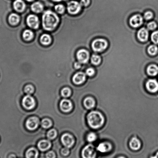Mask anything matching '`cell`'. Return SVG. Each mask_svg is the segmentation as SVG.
<instances>
[{
	"mask_svg": "<svg viewBox=\"0 0 158 158\" xmlns=\"http://www.w3.org/2000/svg\"><path fill=\"white\" fill-rule=\"evenodd\" d=\"M59 23V17L54 12L47 10L43 15V27L46 30L51 31L54 30Z\"/></svg>",
	"mask_w": 158,
	"mask_h": 158,
	"instance_id": "1",
	"label": "cell"
},
{
	"mask_svg": "<svg viewBox=\"0 0 158 158\" xmlns=\"http://www.w3.org/2000/svg\"><path fill=\"white\" fill-rule=\"evenodd\" d=\"M87 121L90 128L98 129L103 125L105 123V118L100 112L93 111L87 115Z\"/></svg>",
	"mask_w": 158,
	"mask_h": 158,
	"instance_id": "2",
	"label": "cell"
},
{
	"mask_svg": "<svg viewBox=\"0 0 158 158\" xmlns=\"http://www.w3.org/2000/svg\"><path fill=\"white\" fill-rule=\"evenodd\" d=\"M108 43L106 40L98 38L93 41L91 44L92 49L94 51L101 52L103 51L108 47Z\"/></svg>",
	"mask_w": 158,
	"mask_h": 158,
	"instance_id": "3",
	"label": "cell"
},
{
	"mask_svg": "<svg viewBox=\"0 0 158 158\" xmlns=\"http://www.w3.org/2000/svg\"><path fill=\"white\" fill-rule=\"evenodd\" d=\"M97 152L96 149L92 144H88L83 149L82 156L83 158H95Z\"/></svg>",
	"mask_w": 158,
	"mask_h": 158,
	"instance_id": "4",
	"label": "cell"
},
{
	"mask_svg": "<svg viewBox=\"0 0 158 158\" xmlns=\"http://www.w3.org/2000/svg\"><path fill=\"white\" fill-rule=\"evenodd\" d=\"M78 60L81 64L87 63L89 59L90 54L89 52L85 49H81L78 51L77 53Z\"/></svg>",
	"mask_w": 158,
	"mask_h": 158,
	"instance_id": "5",
	"label": "cell"
},
{
	"mask_svg": "<svg viewBox=\"0 0 158 158\" xmlns=\"http://www.w3.org/2000/svg\"><path fill=\"white\" fill-rule=\"evenodd\" d=\"M81 4L76 1H71L67 5V10L69 13L72 15H76L81 10Z\"/></svg>",
	"mask_w": 158,
	"mask_h": 158,
	"instance_id": "6",
	"label": "cell"
},
{
	"mask_svg": "<svg viewBox=\"0 0 158 158\" xmlns=\"http://www.w3.org/2000/svg\"><path fill=\"white\" fill-rule=\"evenodd\" d=\"M35 101L33 97L27 95L24 97L22 100L23 106L27 110H31L34 108L35 106Z\"/></svg>",
	"mask_w": 158,
	"mask_h": 158,
	"instance_id": "7",
	"label": "cell"
},
{
	"mask_svg": "<svg viewBox=\"0 0 158 158\" xmlns=\"http://www.w3.org/2000/svg\"><path fill=\"white\" fill-rule=\"evenodd\" d=\"M61 141L65 147L69 148L74 143V139L73 136L69 133H65L61 137Z\"/></svg>",
	"mask_w": 158,
	"mask_h": 158,
	"instance_id": "8",
	"label": "cell"
},
{
	"mask_svg": "<svg viewBox=\"0 0 158 158\" xmlns=\"http://www.w3.org/2000/svg\"><path fill=\"white\" fill-rule=\"evenodd\" d=\"M146 88L150 93H154L158 91V82L155 79H150L145 84Z\"/></svg>",
	"mask_w": 158,
	"mask_h": 158,
	"instance_id": "9",
	"label": "cell"
},
{
	"mask_svg": "<svg viewBox=\"0 0 158 158\" xmlns=\"http://www.w3.org/2000/svg\"><path fill=\"white\" fill-rule=\"evenodd\" d=\"M143 22V18L139 15H135L131 17L130 19V26L134 28H137L140 27Z\"/></svg>",
	"mask_w": 158,
	"mask_h": 158,
	"instance_id": "10",
	"label": "cell"
},
{
	"mask_svg": "<svg viewBox=\"0 0 158 158\" xmlns=\"http://www.w3.org/2000/svg\"><path fill=\"white\" fill-rule=\"evenodd\" d=\"M27 23L29 27L32 28L36 29L39 27V20L36 15H29L27 18Z\"/></svg>",
	"mask_w": 158,
	"mask_h": 158,
	"instance_id": "11",
	"label": "cell"
},
{
	"mask_svg": "<svg viewBox=\"0 0 158 158\" xmlns=\"http://www.w3.org/2000/svg\"><path fill=\"white\" fill-rule=\"evenodd\" d=\"M40 121L38 118L32 117L29 118L26 122V127L30 130L36 129L39 125Z\"/></svg>",
	"mask_w": 158,
	"mask_h": 158,
	"instance_id": "12",
	"label": "cell"
},
{
	"mask_svg": "<svg viewBox=\"0 0 158 158\" xmlns=\"http://www.w3.org/2000/svg\"><path fill=\"white\" fill-rule=\"evenodd\" d=\"M112 146L110 142H101L96 147V150L101 153L108 152L111 151Z\"/></svg>",
	"mask_w": 158,
	"mask_h": 158,
	"instance_id": "13",
	"label": "cell"
},
{
	"mask_svg": "<svg viewBox=\"0 0 158 158\" xmlns=\"http://www.w3.org/2000/svg\"><path fill=\"white\" fill-rule=\"evenodd\" d=\"M73 107V104L69 100L64 99L61 101L60 108L64 112H69L71 111Z\"/></svg>",
	"mask_w": 158,
	"mask_h": 158,
	"instance_id": "14",
	"label": "cell"
},
{
	"mask_svg": "<svg viewBox=\"0 0 158 158\" xmlns=\"http://www.w3.org/2000/svg\"><path fill=\"white\" fill-rule=\"evenodd\" d=\"M138 39L141 42H145L148 40L149 36V33L148 30L145 27L139 29L137 33Z\"/></svg>",
	"mask_w": 158,
	"mask_h": 158,
	"instance_id": "15",
	"label": "cell"
},
{
	"mask_svg": "<svg viewBox=\"0 0 158 158\" xmlns=\"http://www.w3.org/2000/svg\"><path fill=\"white\" fill-rule=\"evenodd\" d=\"M86 74L82 72H79L76 73L73 77V81L75 84L80 85L85 82Z\"/></svg>",
	"mask_w": 158,
	"mask_h": 158,
	"instance_id": "16",
	"label": "cell"
},
{
	"mask_svg": "<svg viewBox=\"0 0 158 158\" xmlns=\"http://www.w3.org/2000/svg\"><path fill=\"white\" fill-rule=\"evenodd\" d=\"M129 146L130 148L133 150H138L142 146L141 141L138 138L134 137L130 139L129 142Z\"/></svg>",
	"mask_w": 158,
	"mask_h": 158,
	"instance_id": "17",
	"label": "cell"
},
{
	"mask_svg": "<svg viewBox=\"0 0 158 158\" xmlns=\"http://www.w3.org/2000/svg\"><path fill=\"white\" fill-rule=\"evenodd\" d=\"M84 106L87 109L91 110L96 106V102L92 97H87L84 101Z\"/></svg>",
	"mask_w": 158,
	"mask_h": 158,
	"instance_id": "18",
	"label": "cell"
},
{
	"mask_svg": "<svg viewBox=\"0 0 158 158\" xmlns=\"http://www.w3.org/2000/svg\"><path fill=\"white\" fill-rule=\"evenodd\" d=\"M51 143L48 140H42L38 143V148L41 151H45L48 150L51 147Z\"/></svg>",
	"mask_w": 158,
	"mask_h": 158,
	"instance_id": "19",
	"label": "cell"
},
{
	"mask_svg": "<svg viewBox=\"0 0 158 158\" xmlns=\"http://www.w3.org/2000/svg\"><path fill=\"white\" fill-rule=\"evenodd\" d=\"M14 7L17 11L22 12L25 8V3L23 0H16L14 2Z\"/></svg>",
	"mask_w": 158,
	"mask_h": 158,
	"instance_id": "20",
	"label": "cell"
},
{
	"mask_svg": "<svg viewBox=\"0 0 158 158\" xmlns=\"http://www.w3.org/2000/svg\"><path fill=\"white\" fill-rule=\"evenodd\" d=\"M147 72L150 76H156L158 73V67L155 64L150 65L147 67Z\"/></svg>",
	"mask_w": 158,
	"mask_h": 158,
	"instance_id": "21",
	"label": "cell"
},
{
	"mask_svg": "<svg viewBox=\"0 0 158 158\" xmlns=\"http://www.w3.org/2000/svg\"><path fill=\"white\" fill-rule=\"evenodd\" d=\"M38 152L36 148H31L29 149L26 153L27 158H37Z\"/></svg>",
	"mask_w": 158,
	"mask_h": 158,
	"instance_id": "22",
	"label": "cell"
},
{
	"mask_svg": "<svg viewBox=\"0 0 158 158\" xmlns=\"http://www.w3.org/2000/svg\"><path fill=\"white\" fill-rule=\"evenodd\" d=\"M8 20L10 24L13 25H16L19 23L20 18L18 15L13 13L9 16Z\"/></svg>",
	"mask_w": 158,
	"mask_h": 158,
	"instance_id": "23",
	"label": "cell"
},
{
	"mask_svg": "<svg viewBox=\"0 0 158 158\" xmlns=\"http://www.w3.org/2000/svg\"><path fill=\"white\" fill-rule=\"evenodd\" d=\"M31 10L36 13H40L42 11L44 6L40 2L34 3L31 6Z\"/></svg>",
	"mask_w": 158,
	"mask_h": 158,
	"instance_id": "24",
	"label": "cell"
},
{
	"mask_svg": "<svg viewBox=\"0 0 158 158\" xmlns=\"http://www.w3.org/2000/svg\"><path fill=\"white\" fill-rule=\"evenodd\" d=\"M40 41L44 45H48L51 42L52 38L50 35L47 34H44L41 36Z\"/></svg>",
	"mask_w": 158,
	"mask_h": 158,
	"instance_id": "25",
	"label": "cell"
},
{
	"mask_svg": "<svg viewBox=\"0 0 158 158\" xmlns=\"http://www.w3.org/2000/svg\"><path fill=\"white\" fill-rule=\"evenodd\" d=\"M23 37L26 41H30L33 39L34 36L33 32L29 30H27L23 33Z\"/></svg>",
	"mask_w": 158,
	"mask_h": 158,
	"instance_id": "26",
	"label": "cell"
},
{
	"mask_svg": "<svg viewBox=\"0 0 158 158\" xmlns=\"http://www.w3.org/2000/svg\"><path fill=\"white\" fill-rule=\"evenodd\" d=\"M149 54L151 56H155L157 54L158 52V48L154 44L151 45L148 47V50Z\"/></svg>",
	"mask_w": 158,
	"mask_h": 158,
	"instance_id": "27",
	"label": "cell"
},
{
	"mask_svg": "<svg viewBox=\"0 0 158 158\" xmlns=\"http://www.w3.org/2000/svg\"><path fill=\"white\" fill-rule=\"evenodd\" d=\"M101 62V56L96 54H93L91 57V62L94 65H99Z\"/></svg>",
	"mask_w": 158,
	"mask_h": 158,
	"instance_id": "28",
	"label": "cell"
},
{
	"mask_svg": "<svg viewBox=\"0 0 158 158\" xmlns=\"http://www.w3.org/2000/svg\"><path fill=\"white\" fill-rule=\"evenodd\" d=\"M41 125L44 128H50L52 125V123L51 120L48 118H44L41 121Z\"/></svg>",
	"mask_w": 158,
	"mask_h": 158,
	"instance_id": "29",
	"label": "cell"
},
{
	"mask_svg": "<svg viewBox=\"0 0 158 158\" xmlns=\"http://www.w3.org/2000/svg\"><path fill=\"white\" fill-rule=\"evenodd\" d=\"M98 136L96 133L94 132H90L87 135V139L88 142L92 143L95 142L97 139Z\"/></svg>",
	"mask_w": 158,
	"mask_h": 158,
	"instance_id": "30",
	"label": "cell"
},
{
	"mask_svg": "<svg viewBox=\"0 0 158 158\" xmlns=\"http://www.w3.org/2000/svg\"><path fill=\"white\" fill-rule=\"evenodd\" d=\"M57 135V133L56 130L54 129H52L48 132L47 136L49 139H53L56 137Z\"/></svg>",
	"mask_w": 158,
	"mask_h": 158,
	"instance_id": "31",
	"label": "cell"
},
{
	"mask_svg": "<svg viewBox=\"0 0 158 158\" xmlns=\"http://www.w3.org/2000/svg\"><path fill=\"white\" fill-rule=\"evenodd\" d=\"M71 94V90L68 87H65L62 89L61 91V94L64 98H68Z\"/></svg>",
	"mask_w": 158,
	"mask_h": 158,
	"instance_id": "32",
	"label": "cell"
},
{
	"mask_svg": "<svg viewBox=\"0 0 158 158\" xmlns=\"http://www.w3.org/2000/svg\"><path fill=\"white\" fill-rule=\"evenodd\" d=\"M152 41L155 44H158V31L153 32L151 36Z\"/></svg>",
	"mask_w": 158,
	"mask_h": 158,
	"instance_id": "33",
	"label": "cell"
},
{
	"mask_svg": "<svg viewBox=\"0 0 158 158\" xmlns=\"http://www.w3.org/2000/svg\"><path fill=\"white\" fill-rule=\"evenodd\" d=\"M34 91V88L31 85H28L24 88V92L28 95H30L33 93Z\"/></svg>",
	"mask_w": 158,
	"mask_h": 158,
	"instance_id": "34",
	"label": "cell"
},
{
	"mask_svg": "<svg viewBox=\"0 0 158 158\" xmlns=\"http://www.w3.org/2000/svg\"><path fill=\"white\" fill-rule=\"evenodd\" d=\"M55 9L56 11L60 14L63 13L65 10L64 6L62 4H58L55 6Z\"/></svg>",
	"mask_w": 158,
	"mask_h": 158,
	"instance_id": "35",
	"label": "cell"
},
{
	"mask_svg": "<svg viewBox=\"0 0 158 158\" xmlns=\"http://www.w3.org/2000/svg\"><path fill=\"white\" fill-rule=\"evenodd\" d=\"M157 27V24L155 21H151L147 25V27L148 30H153L156 29Z\"/></svg>",
	"mask_w": 158,
	"mask_h": 158,
	"instance_id": "36",
	"label": "cell"
},
{
	"mask_svg": "<svg viewBox=\"0 0 158 158\" xmlns=\"http://www.w3.org/2000/svg\"><path fill=\"white\" fill-rule=\"evenodd\" d=\"M153 14L152 12L148 11L145 12L144 14V18L147 20H149L152 19L153 17Z\"/></svg>",
	"mask_w": 158,
	"mask_h": 158,
	"instance_id": "37",
	"label": "cell"
},
{
	"mask_svg": "<svg viewBox=\"0 0 158 158\" xmlns=\"http://www.w3.org/2000/svg\"><path fill=\"white\" fill-rule=\"evenodd\" d=\"M86 75L89 77H92L94 75L95 71L93 68H89L86 70Z\"/></svg>",
	"mask_w": 158,
	"mask_h": 158,
	"instance_id": "38",
	"label": "cell"
},
{
	"mask_svg": "<svg viewBox=\"0 0 158 158\" xmlns=\"http://www.w3.org/2000/svg\"><path fill=\"white\" fill-rule=\"evenodd\" d=\"M47 158H56V153L53 151H49L46 154Z\"/></svg>",
	"mask_w": 158,
	"mask_h": 158,
	"instance_id": "39",
	"label": "cell"
},
{
	"mask_svg": "<svg viewBox=\"0 0 158 158\" xmlns=\"http://www.w3.org/2000/svg\"><path fill=\"white\" fill-rule=\"evenodd\" d=\"M70 153L69 150V149L67 147H65L62 149L61 150V153H62L63 156H67Z\"/></svg>",
	"mask_w": 158,
	"mask_h": 158,
	"instance_id": "40",
	"label": "cell"
},
{
	"mask_svg": "<svg viewBox=\"0 0 158 158\" xmlns=\"http://www.w3.org/2000/svg\"><path fill=\"white\" fill-rule=\"evenodd\" d=\"M90 0H81V5L84 7H87L89 5Z\"/></svg>",
	"mask_w": 158,
	"mask_h": 158,
	"instance_id": "41",
	"label": "cell"
},
{
	"mask_svg": "<svg viewBox=\"0 0 158 158\" xmlns=\"http://www.w3.org/2000/svg\"><path fill=\"white\" fill-rule=\"evenodd\" d=\"M80 62H76L74 64L75 68L76 69H79L81 68V65Z\"/></svg>",
	"mask_w": 158,
	"mask_h": 158,
	"instance_id": "42",
	"label": "cell"
},
{
	"mask_svg": "<svg viewBox=\"0 0 158 158\" xmlns=\"http://www.w3.org/2000/svg\"><path fill=\"white\" fill-rule=\"evenodd\" d=\"M150 158H158V152L155 156H151Z\"/></svg>",
	"mask_w": 158,
	"mask_h": 158,
	"instance_id": "43",
	"label": "cell"
},
{
	"mask_svg": "<svg viewBox=\"0 0 158 158\" xmlns=\"http://www.w3.org/2000/svg\"><path fill=\"white\" fill-rule=\"evenodd\" d=\"M52 1H56V2H60V1H63V0H52Z\"/></svg>",
	"mask_w": 158,
	"mask_h": 158,
	"instance_id": "44",
	"label": "cell"
},
{
	"mask_svg": "<svg viewBox=\"0 0 158 158\" xmlns=\"http://www.w3.org/2000/svg\"><path fill=\"white\" fill-rule=\"evenodd\" d=\"M27 1H28V2H31V1H33L34 0H27Z\"/></svg>",
	"mask_w": 158,
	"mask_h": 158,
	"instance_id": "45",
	"label": "cell"
},
{
	"mask_svg": "<svg viewBox=\"0 0 158 158\" xmlns=\"http://www.w3.org/2000/svg\"><path fill=\"white\" fill-rule=\"evenodd\" d=\"M118 158H125L124 157V156H120V157H119Z\"/></svg>",
	"mask_w": 158,
	"mask_h": 158,
	"instance_id": "46",
	"label": "cell"
}]
</instances>
